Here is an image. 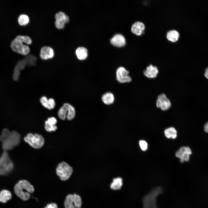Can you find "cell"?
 <instances>
[{
	"label": "cell",
	"instance_id": "4316f807",
	"mask_svg": "<svg viewBox=\"0 0 208 208\" xmlns=\"http://www.w3.org/2000/svg\"><path fill=\"white\" fill-rule=\"evenodd\" d=\"M29 18L28 16L25 14L21 15L18 18V23L21 25H25L29 23Z\"/></svg>",
	"mask_w": 208,
	"mask_h": 208
},
{
	"label": "cell",
	"instance_id": "44dd1931",
	"mask_svg": "<svg viewBox=\"0 0 208 208\" xmlns=\"http://www.w3.org/2000/svg\"><path fill=\"white\" fill-rule=\"evenodd\" d=\"M114 98L113 94L110 92H107L102 96V100L103 102L106 105L112 104L114 101Z\"/></svg>",
	"mask_w": 208,
	"mask_h": 208
},
{
	"label": "cell",
	"instance_id": "8992f818",
	"mask_svg": "<svg viewBox=\"0 0 208 208\" xmlns=\"http://www.w3.org/2000/svg\"><path fill=\"white\" fill-rule=\"evenodd\" d=\"M37 58L32 55H28L18 61L15 67L16 79H17L19 74L20 70L23 69L26 66H32L36 65Z\"/></svg>",
	"mask_w": 208,
	"mask_h": 208
},
{
	"label": "cell",
	"instance_id": "4fadbf2b",
	"mask_svg": "<svg viewBox=\"0 0 208 208\" xmlns=\"http://www.w3.org/2000/svg\"><path fill=\"white\" fill-rule=\"evenodd\" d=\"M54 55L53 49L48 46L42 47L40 51V56L43 60H47L52 58Z\"/></svg>",
	"mask_w": 208,
	"mask_h": 208
},
{
	"label": "cell",
	"instance_id": "cb8c5ba5",
	"mask_svg": "<svg viewBox=\"0 0 208 208\" xmlns=\"http://www.w3.org/2000/svg\"><path fill=\"white\" fill-rule=\"evenodd\" d=\"M182 153L183 157L185 161H188L189 160L190 155L192 154L191 149L188 146H183L180 148L179 150Z\"/></svg>",
	"mask_w": 208,
	"mask_h": 208
},
{
	"label": "cell",
	"instance_id": "d6a6232c",
	"mask_svg": "<svg viewBox=\"0 0 208 208\" xmlns=\"http://www.w3.org/2000/svg\"><path fill=\"white\" fill-rule=\"evenodd\" d=\"M204 75L205 77L208 79V67L205 69Z\"/></svg>",
	"mask_w": 208,
	"mask_h": 208
},
{
	"label": "cell",
	"instance_id": "ffe728a7",
	"mask_svg": "<svg viewBox=\"0 0 208 208\" xmlns=\"http://www.w3.org/2000/svg\"><path fill=\"white\" fill-rule=\"evenodd\" d=\"M179 34L175 30H172L169 31L167 33L166 37L169 41L175 42L177 41L179 38Z\"/></svg>",
	"mask_w": 208,
	"mask_h": 208
},
{
	"label": "cell",
	"instance_id": "603a6c76",
	"mask_svg": "<svg viewBox=\"0 0 208 208\" xmlns=\"http://www.w3.org/2000/svg\"><path fill=\"white\" fill-rule=\"evenodd\" d=\"M123 185L122 179L120 177H117L114 179L110 187L113 190H119L120 189Z\"/></svg>",
	"mask_w": 208,
	"mask_h": 208
},
{
	"label": "cell",
	"instance_id": "7a4b0ae2",
	"mask_svg": "<svg viewBox=\"0 0 208 208\" xmlns=\"http://www.w3.org/2000/svg\"><path fill=\"white\" fill-rule=\"evenodd\" d=\"M32 42L31 39L29 36L19 35L12 41L10 47L14 51L26 55L29 52L30 49L28 46L24 44L23 43L30 44Z\"/></svg>",
	"mask_w": 208,
	"mask_h": 208
},
{
	"label": "cell",
	"instance_id": "d4e9b609",
	"mask_svg": "<svg viewBox=\"0 0 208 208\" xmlns=\"http://www.w3.org/2000/svg\"><path fill=\"white\" fill-rule=\"evenodd\" d=\"M68 112L67 103H64L59 109L58 112L59 117L62 120L65 119Z\"/></svg>",
	"mask_w": 208,
	"mask_h": 208
},
{
	"label": "cell",
	"instance_id": "9a60e30c",
	"mask_svg": "<svg viewBox=\"0 0 208 208\" xmlns=\"http://www.w3.org/2000/svg\"><path fill=\"white\" fill-rule=\"evenodd\" d=\"M110 42L113 45L118 47H123L126 44L125 37L120 34L115 35L111 39Z\"/></svg>",
	"mask_w": 208,
	"mask_h": 208
},
{
	"label": "cell",
	"instance_id": "7402d4cb",
	"mask_svg": "<svg viewBox=\"0 0 208 208\" xmlns=\"http://www.w3.org/2000/svg\"><path fill=\"white\" fill-rule=\"evenodd\" d=\"M12 197L11 193L8 190H3L0 192V202L5 203Z\"/></svg>",
	"mask_w": 208,
	"mask_h": 208
},
{
	"label": "cell",
	"instance_id": "ac0fdd59",
	"mask_svg": "<svg viewBox=\"0 0 208 208\" xmlns=\"http://www.w3.org/2000/svg\"><path fill=\"white\" fill-rule=\"evenodd\" d=\"M40 102L42 105L49 109H53L55 105L54 99L52 98L48 99L45 96H43L40 99Z\"/></svg>",
	"mask_w": 208,
	"mask_h": 208
},
{
	"label": "cell",
	"instance_id": "5b68a950",
	"mask_svg": "<svg viewBox=\"0 0 208 208\" xmlns=\"http://www.w3.org/2000/svg\"><path fill=\"white\" fill-rule=\"evenodd\" d=\"M24 140L32 147L36 149L41 148L44 144V138L38 134L28 133L24 137Z\"/></svg>",
	"mask_w": 208,
	"mask_h": 208
},
{
	"label": "cell",
	"instance_id": "277c9868",
	"mask_svg": "<svg viewBox=\"0 0 208 208\" xmlns=\"http://www.w3.org/2000/svg\"><path fill=\"white\" fill-rule=\"evenodd\" d=\"M163 192V189L161 187H157L144 196L142 201L143 208H157V197Z\"/></svg>",
	"mask_w": 208,
	"mask_h": 208
},
{
	"label": "cell",
	"instance_id": "30bf717a",
	"mask_svg": "<svg viewBox=\"0 0 208 208\" xmlns=\"http://www.w3.org/2000/svg\"><path fill=\"white\" fill-rule=\"evenodd\" d=\"M55 25L56 28L59 29H63L66 23L69 21L68 16L63 12H59L55 15Z\"/></svg>",
	"mask_w": 208,
	"mask_h": 208
},
{
	"label": "cell",
	"instance_id": "6da1fadb",
	"mask_svg": "<svg viewBox=\"0 0 208 208\" xmlns=\"http://www.w3.org/2000/svg\"><path fill=\"white\" fill-rule=\"evenodd\" d=\"M21 135L17 132L10 131L5 128L0 135V141L2 143V148L4 151L12 149L20 143Z\"/></svg>",
	"mask_w": 208,
	"mask_h": 208
},
{
	"label": "cell",
	"instance_id": "ba28073f",
	"mask_svg": "<svg viewBox=\"0 0 208 208\" xmlns=\"http://www.w3.org/2000/svg\"><path fill=\"white\" fill-rule=\"evenodd\" d=\"M14 164L6 151H4L0 157V169L5 175L12 171Z\"/></svg>",
	"mask_w": 208,
	"mask_h": 208
},
{
	"label": "cell",
	"instance_id": "e0dca14e",
	"mask_svg": "<svg viewBox=\"0 0 208 208\" xmlns=\"http://www.w3.org/2000/svg\"><path fill=\"white\" fill-rule=\"evenodd\" d=\"M145 29V26L142 22L137 21L131 27V32L134 34L140 36L144 32Z\"/></svg>",
	"mask_w": 208,
	"mask_h": 208
},
{
	"label": "cell",
	"instance_id": "484cf974",
	"mask_svg": "<svg viewBox=\"0 0 208 208\" xmlns=\"http://www.w3.org/2000/svg\"><path fill=\"white\" fill-rule=\"evenodd\" d=\"M68 112L66 117L69 120L73 119L75 116V110L74 108L70 104L67 103Z\"/></svg>",
	"mask_w": 208,
	"mask_h": 208
},
{
	"label": "cell",
	"instance_id": "4dcf8cb0",
	"mask_svg": "<svg viewBox=\"0 0 208 208\" xmlns=\"http://www.w3.org/2000/svg\"><path fill=\"white\" fill-rule=\"evenodd\" d=\"M44 208H58V207L56 204L52 203L48 204Z\"/></svg>",
	"mask_w": 208,
	"mask_h": 208
},
{
	"label": "cell",
	"instance_id": "f1b7e54d",
	"mask_svg": "<svg viewBox=\"0 0 208 208\" xmlns=\"http://www.w3.org/2000/svg\"><path fill=\"white\" fill-rule=\"evenodd\" d=\"M170 129L171 133V138L173 139H175L177 136V131L173 127H170Z\"/></svg>",
	"mask_w": 208,
	"mask_h": 208
},
{
	"label": "cell",
	"instance_id": "52a82bcc",
	"mask_svg": "<svg viewBox=\"0 0 208 208\" xmlns=\"http://www.w3.org/2000/svg\"><path fill=\"white\" fill-rule=\"evenodd\" d=\"M56 173L62 181H66L71 176L73 169L68 163L62 162L58 165L56 169Z\"/></svg>",
	"mask_w": 208,
	"mask_h": 208
},
{
	"label": "cell",
	"instance_id": "9c48e42d",
	"mask_svg": "<svg viewBox=\"0 0 208 208\" xmlns=\"http://www.w3.org/2000/svg\"><path fill=\"white\" fill-rule=\"evenodd\" d=\"M64 204L65 208H80L82 204L81 198L77 194H68L66 197Z\"/></svg>",
	"mask_w": 208,
	"mask_h": 208
},
{
	"label": "cell",
	"instance_id": "7c38bea8",
	"mask_svg": "<svg viewBox=\"0 0 208 208\" xmlns=\"http://www.w3.org/2000/svg\"><path fill=\"white\" fill-rule=\"evenodd\" d=\"M129 71L123 67H120L116 71V79L120 83L130 82L131 78L129 75Z\"/></svg>",
	"mask_w": 208,
	"mask_h": 208
},
{
	"label": "cell",
	"instance_id": "83f0119b",
	"mask_svg": "<svg viewBox=\"0 0 208 208\" xmlns=\"http://www.w3.org/2000/svg\"><path fill=\"white\" fill-rule=\"evenodd\" d=\"M139 144L142 150L144 151L147 149L148 144L145 141L143 140L140 141L139 142Z\"/></svg>",
	"mask_w": 208,
	"mask_h": 208
},
{
	"label": "cell",
	"instance_id": "d6986e66",
	"mask_svg": "<svg viewBox=\"0 0 208 208\" xmlns=\"http://www.w3.org/2000/svg\"><path fill=\"white\" fill-rule=\"evenodd\" d=\"M76 54L78 58L81 60H85L88 56V50L83 47H79L76 50Z\"/></svg>",
	"mask_w": 208,
	"mask_h": 208
},
{
	"label": "cell",
	"instance_id": "f546056e",
	"mask_svg": "<svg viewBox=\"0 0 208 208\" xmlns=\"http://www.w3.org/2000/svg\"><path fill=\"white\" fill-rule=\"evenodd\" d=\"M166 136L168 138H170L171 137V133L170 128L166 129L164 131Z\"/></svg>",
	"mask_w": 208,
	"mask_h": 208
},
{
	"label": "cell",
	"instance_id": "8fae6325",
	"mask_svg": "<svg viewBox=\"0 0 208 208\" xmlns=\"http://www.w3.org/2000/svg\"><path fill=\"white\" fill-rule=\"evenodd\" d=\"M156 105L158 108L165 111L169 109L171 107V103L169 100L164 94L159 95L156 101Z\"/></svg>",
	"mask_w": 208,
	"mask_h": 208
},
{
	"label": "cell",
	"instance_id": "3957f363",
	"mask_svg": "<svg viewBox=\"0 0 208 208\" xmlns=\"http://www.w3.org/2000/svg\"><path fill=\"white\" fill-rule=\"evenodd\" d=\"M34 189L33 186L27 181H19L15 185L14 190L16 195L23 200H28L30 196V194L33 193Z\"/></svg>",
	"mask_w": 208,
	"mask_h": 208
},
{
	"label": "cell",
	"instance_id": "5bb4252c",
	"mask_svg": "<svg viewBox=\"0 0 208 208\" xmlns=\"http://www.w3.org/2000/svg\"><path fill=\"white\" fill-rule=\"evenodd\" d=\"M57 122V120L55 118L53 117L49 118L45 122V129L49 132L55 131L57 129L56 125Z\"/></svg>",
	"mask_w": 208,
	"mask_h": 208
},
{
	"label": "cell",
	"instance_id": "2e32d148",
	"mask_svg": "<svg viewBox=\"0 0 208 208\" xmlns=\"http://www.w3.org/2000/svg\"><path fill=\"white\" fill-rule=\"evenodd\" d=\"M158 73L157 68L155 66L150 64L147 66L143 72L144 75L149 78H154L157 76Z\"/></svg>",
	"mask_w": 208,
	"mask_h": 208
},
{
	"label": "cell",
	"instance_id": "1f68e13d",
	"mask_svg": "<svg viewBox=\"0 0 208 208\" xmlns=\"http://www.w3.org/2000/svg\"><path fill=\"white\" fill-rule=\"evenodd\" d=\"M204 130L205 132L208 133V121L204 125Z\"/></svg>",
	"mask_w": 208,
	"mask_h": 208
}]
</instances>
